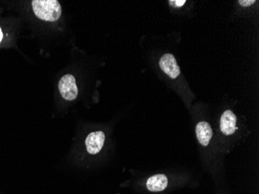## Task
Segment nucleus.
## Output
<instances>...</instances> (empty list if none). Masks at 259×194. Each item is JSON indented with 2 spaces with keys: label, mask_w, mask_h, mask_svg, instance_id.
I'll use <instances>...</instances> for the list:
<instances>
[{
  "label": "nucleus",
  "mask_w": 259,
  "mask_h": 194,
  "mask_svg": "<svg viewBox=\"0 0 259 194\" xmlns=\"http://www.w3.org/2000/svg\"><path fill=\"white\" fill-rule=\"evenodd\" d=\"M237 118L231 110H228L221 115L220 128L225 135H233L236 131Z\"/></svg>",
  "instance_id": "nucleus-5"
},
{
  "label": "nucleus",
  "mask_w": 259,
  "mask_h": 194,
  "mask_svg": "<svg viewBox=\"0 0 259 194\" xmlns=\"http://www.w3.org/2000/svg\"><path fill=\"white\" fill-rule=\"evenodd\" d=\"M160 68L170 78L176 79L180 75V68L176 58L171 54H164L159 61Z\"/></svg>",
  "instance_id": "nucleus-3"
},
{
  "label": "nucleus",
  "mask_w": 259,
  "mask_h": 194,
  "mask_svg": "<svg viewBox=\"0 0 259 194\" xmlns=\"http://www.w3.org/2000/svg\"><path fill=\"white\" fill-rule=\"evenodd\" d=\"M196 134L199 142L203 146H207L213 136V131L209 123L201 121L196 125Z\"/></svg>",
  "instance_id": "nucleus-6"
},
{
  "label": "nucleus",
  "mask_w": 259,
  "mask_h": 194,
  "mask_svg": "<svg viewBox=\"0 0 259 194\" xmlns=\"http://www.w3.org/2000/svg\"><path fill=\"white\" fill-rule=\"evenodd\" d=\"M168 179L163 174L151 176L147 182V188L151 192H160L168 186Z\"/></svg>",
  "instance_id": "nucleus-7"
},
{
  "label": "nucleus",
  "mask_w": 259,
  "mask_h": 194,
  "mask_svg": "<svg viewBox=\"0 0 259 194\" xmlns=\"http://www.w3.org/2000/svg\"><path fill=\"white\" fill-rule=\"evenodd\" d=\"M3 37H4V33L2 32V29L0 27V42H2Z\"/></svg>",
  "instance_id": "nucleus-10"
},
{
  "label": "nucleus",
  "mask_w": 259,
  "mask_h": 194,
  "mask_svg": "<svg viewBox=\"0 0 259 194\" xmlns=\"http://www.w3.org/2000/svg\"><path fill=\"white\" fill-rule=\"evenodd\" d=\"M58 89L65 100L68 101L75 100L78 96V87L73 75H64L58 83Z\"/></svg>",
  "instance_id": "nucleus-2"
},
{
  "label": "nucleus",
  "mask_w": 259,
  "mask_h": 194,
  "mask_svg": "<svg viewBox=\"0 0 259 194\" xmlns=\"http://www.w3.org/2000/svg\"><path fill=\"white\" fill-rule=\"evenodd\" d=\"M171 2L174 3V4L176 7H183V6L184 5L185 3H186V1H185V0H183V1H174V2L171 1Z\"/></svg>",
  "instance_id": "nucleus-9"
},
{
  "label": "nucleus",
  "mask_w": 259,
  "mask_h": 194,
  "mask_svg": "<svg viewBox=\"0 0 259 194\" xmlns=\"http://www.w3.org/2000/svg\"><path fill=\"white\" fill-rule=\"evenodd\" d=\"M240 5L244 7H248L250 6L253 5L255 3L254 0H239L238 1Z\"/></svg>",
  "instance_id": "nucleus-8"
},
{
  "label": "nucleus",
  "mask_w": 259,
  "mask_h": 194,
  "mask_svg": "<svg viewBox=\"0 0 259 194\" xmlns=\"http://www.w3.org/2000/svg\"><path fill=\"white\" fill-rule=\"evenodd\" d=\"M32 7L36 17L45 21H57L62 15V7L57 0H33Z\"/></svg>",
  "instance_id": "nucleus-1"
},
{
  "label": "nucleus",
  "mask_w": 259,
  "mask_h": 194,
  "mask_svg": "<svg viewBox=\"0 0 259 194\" xmlns=\"http://www.w3.org/2000/svg\"><path fill=\"white\" fill-rule=\"evenodd\" d=\"M105 138L103 131L90 133L85 139L87 151L91 154H98L104 145Z\"/></svg>",
  "instance_id": "nucleus-4"
}]
</instances>
